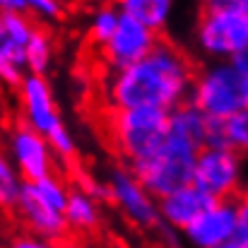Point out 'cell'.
Listing matches in <instances>:
<instances>
[{
  "mask_svg": "<svg viewBox=\"0 0 248 248\" xmlns=\"http://www.w3.org/2000/svg\"><path fill=\"white\" fill-rule=\"evenodd\" d=\"M193 80L190 61L176 46L159 41L142 61L108 75L106 101L111 111L155 108L171 113L188 101Z\"/></svg>",
  "mask_w": 248,
  "mask_h": 248,
  "instance_id": "cell-1",
  "label": "cell"
},
{
  "mask_svg": "<svg viewBox=\"0 0 248 248\" xmlns=\"http://www.w3.org/2000/svg\"><path fill=\"white\" fill-rule=\"evenodd\" d=\"M200 150L202 147L193 138L183 135L176 128H169L162 147L147 162L130 166V173L155 200H162L193 181V166Z\"/></svg>",
  "mask_w": 248,
  "mask_h": 248,
  "instance_id": "cell-2",
  "label": "cell"
},
{
  "mask_svg": "<svg viewBox=\"0 0 248 248\" xmlns=\"http://www.w3.org/2000/svg\"><path fill=\"white\" fill-rule=\"evenodd\" d=\"M195 39L202 53L217 61H229L248 51V2L246 0H210L198 19Z\"/></svg>",
  "mask_w": 248,
  "mask_h": 248,
  "instance_id": "cell-3",
  "label": "cell"
},
{
  "mask_svg": "<svg viewBox=\"0 0 248 248\" xmlns=\"http://www.w3.org/2000/svg\"><path fill=\"white\" fill-rule=\"evenodd\" d=\"M188 101L212 121L244 113L248 108V75L232 68L227 61H217L193 80Z\"/></svg>",
  "mask_w": 248,
  "mask_h": 248,
  "instance_id": "cell-4",
  "label": "cell"
},
{
  "mask_svg": "<svg viewBox=\"0 0 248 248\" xmlns=\"http://www.w3.org/2000/svg\"><path fill=\"white\" fill-rule=\"evenodd\" d=\"M169 130V113L155 108H133V111H113L108 118V133L128 162V169L147 162L164 142Z\"/></svg>",
  "mask_w": 248,
  "mask_h": 248,
  "instance_id": "cell-5",
  "label": "cell"
},
{
  "mask_svg": "<svg viewBox=\"0 0 248 248\" xmlns=\"http://www.w3.org/2000/svg\"><path fill=\"white\" fill-rule=\"evenodd\" d=\"M19 96H22V113H24V125L31 128L34 133H39L53 155L70 159L78 152V145L70 135V130L65 128L56 99L51 94V87L46 82V78H36V75H27L19 84Z\"/></svg>",
  "mask_w": 248,
  "mask_h": 248,
  "instance_id": "cell-6",
  "label": "cell"
},
{
  "mask_svg": "<svg viewBox=\"0 0 248 248\" xmlns=\"http://www.w3.org/2000/svg\"><path fill=\"white\" fill-rule=\"evenodd\" d=\"M190 183L215 202L236 200L244 188V157L234 150L202 147L193 166Z\"/></svg>",
  "mask_w": 248,
  "mask_h": 248,
  "instance_id": "cell-7",
  "label": "cell"
},
{
  "mask_svg": "<svg viewBox=\"0 0 248 248\" xmlns=\"http://www.w3.org/2000/svg\"><path fill=\"white\" fill-rule=\"evenodd\" d=\"M106 193L108 200L138 227L155 229L159 227V212H157V200L140 186V181L130 173V169L121 166L108 173L106 181Z\"/></svg>",
  "mask_w": 248,
  "mask_h": 248,
  "instance_id": "cell-8",
  "label": "cell"
},
{
  "mask_svg": "<svg viewBox=\"0 0 248 248\" xmlns=\"http://www.w3.org/2000/svg\"><path fill=\"white\" fill-rule=\"evenodd\" d=\"M159 41L162 39H159L157 31L147 29L145 24H140L130 15L118 12L116 31L111 34V39L104 46V61H106V65L113 73L116 70H123V68L142 61Z\"/></svg>",
  "mask_w": 248,
  "mask_h": 248,
  "instance_id": "cell-9",
  "label": "cell"
},
{
  "mask_svg": "<svg viewBox=\"0 0 248 248\" xmlns=\"http://www.w3.org/2000/svg\"><path fill=\"white\" fill-rule=\"evenodd\" d=\"M7 152H10L7 159L12 162V166L17 169V173L24 183H34V181H41L53 173V152H51L48 142L31 128H27L24 123H19L10 130Z\"/></svg>",
  "mask_w": 248,
  "mask_h": 248,
  "instance_id": "cell-10",
  "label": "cell"
},
{
  "mask_svg": "<svg viewBox=\"0 0 248 248\" xmlns=\"http://www.w3.org/2000/svg\"><path fill=\"white\" fill-rule=\"evenodd\" d=\"M239 200H219L198 215L181 234L193 248H219L234 241Z\"/></svg>",
  "mask_w": 248,
  "mask_h": 248,
  "instance_id": "cell-11",
  "label": "cell"
},
{
  "mask_svg": "<svg viewBox=\"0 0 248 248\" xmlns=\"http://www.w3.org/2000/svg\"><path fill=\"white\" fill-rule=\"evenodd\" d=\"M15 210H17V217L29 227L31 236L44 239V241H48V244L65 239L68 224H65L63 215H58V212L48 210L44 202H39L36 195L31 193L29 183L22 186L19 198H17V202H15Z\"/></svg>",
  "mask_w": 248,
  "mask_h": 248,
  "instance_id": "cell-12",
  "label": "cell"
},
{
  "mask_svg": "<svg viewBox=\"0 0 248 248\" xmlns=\"http://www.w3.org/2000/svg\"><path fill=\"white\" fill-rule=\"evenodd\" d=\"M210 205H215V200L207 198L202 190H198L193 183H188V186L169 193L162 200H157V212H159V222L164 227L173 229V232H183Z\"/></svg>",
  "mask_w": 248,
  "mask_h": 248,
  "instance_id": "cell-13",
  "label": "cell"
},
{
  "mask_svg": "<svg viewBox=\"0 0 248 248\" xmlns=\"http://www.w3.org/2000/svg\"><path fill=\"white\" fill-rule=\"evenodd\" d=\"M248 145V111L229 116L224 121H212L207 118L205 123V140L202 147H212V150H234V152H244Z\"/></svg>",
  "mask_w": 248,
  "mask_h": 248,
  "instance_id": "cell-14",
  "label": "cell"
},
{
  "mask_svg": "<svg viewBox=\"0 0 248 248\" xmlns=\"http://www.w3.org/2000/svg\"><path fill=\"white\" fill-rule=\"evenodd\" d=\"M118 12L130 15L133 19H138L140 24L159 34L173 15V2L171 0H123L118 5Z\"/></svg>",
  "mask_w": 248,
  "mask_h": 248,
  "instance_id": "cell-15",
  "label": "cell"
},
{
  "mask_svg": "<svg viewBox=\"0 0 248 248\" xmlns=\"http://www.w3.org/2000/svg\"><path fill=\"white\" fill-rule=\"evenodd\" d=\"M22 53H24V68H27V75H36V78H44L53 63V39L46 29L41 27H34L31 36L27 39V44L22 46Z\"/></svg>",
  "mask_w": 248,
  "mask_h": 248,
  "instance_id": "cell-16",
  "label": "cell"
},
{
  "mask_svg": "<svg viewBox=\"0 0 248 248\" xmlns=\"http://www.w3.org/2000/svg\"><path fill=\"white\" fill-rule=\"evenodd\" d=\"M63 219L73 232H92L99 224V202L84 190H70Z\"/></svg>",
  "mask_w": 248,
  "mask_h": 248,
  "instance_id": "cell-17",
  "label": "cell"
},
{
  "mask_svg": "<svg viewBox=\"0 0 248 248\" xmlns=\"http://www.w3.org/2000/svg\"><path fill=\"white\" fill-rule=\"evenodd\" d=\"M29 188L36 195V200L44 202L48 210H53L58 215L65 212V205H68V198H70V188H68V183L63 178H58L56 173H51V176H46L41 181L29 183Z\"/></svg>",
  "mask_w": 248,
  "mask_h": 248,
  "instance_id": "cell-18",
  "label": "cell"
},
{
  "mask_svg": "<svg viewBox=\"0 0 248 248\" xmlns=\"http://www.w3.org/2000/svg\"><path fill=\"white\" fill-rule=\"evenodd\" d=\"M24 78H27V68H24L22 48L15 46V44L2 41L0 44V84L19 87Z\"/></svg>",
  "mask_w": 248,
  "mask_h": 248,
  "instance_id": "cell-19",
  "label": "cell"
},
{
  "mask_svg": "<svg viewBox=\"0 0 248 248\" xmlns=\"http://www.w3.org/2000/svg\"><path fill=\"white\" fill-rule=\"evenodd\" d=\"M116 24H118V7L113 5L96 7L89 17V39L96 46H106V41L116 31Z\"/></svg>",
  "mask_w": 248,
  "mask_h": 248,
  "instance_id": "cell-20",
  "label": "cell"
},
{
  "mask_svg": "<svg viewBox=\"0 0 248 248\" xmlns=\"http://www.w3.org/2000/svg\"><path fill=\"white\" fill-rule=\"evenodd\" d=\"M0 24H2V39L7 44H15V46H24L27 39L31 36L34 31V22L29 15L24 12H10V15H0Z\"/></svg>",
  "mask_w": 248,
  "mask_h": 248,
  "instance_id": "cell-21",
  "label": "cell"
},
{
  "mask_svg": "<svg viewBox=\"0 0 248 248\" xmlns=\"http://www.w3.org/2000/svg\"><path fill=\"white\" fill-rule=\"evenodd\" d=\"M24 181L19 178L12 162L0 152V207H15Z\"/></svg>",
  "mask_w": 248,
  "mask_h": 248,
  "instance_id": "cell-22",
  "label": "cell"
},
{
  "mask_svg": "<svg viewBox=\"0 0 248 248\" xmlns=\"http://www.w3.org/2000/svg\"><path fill=\"white\" fill-rule=\"evenodd\" d=\"M27 15L29 17H36L41 22H56V19H61L65 15V10L56 0H29Z\"/></svg>",
  "mask_w": 248,
  "mask_h": 248,
  "instance_id": "cell-23",
  "label": "cell"
},
{
  "mask_svg": "<svg viewBox=\"0 0 248 248\" xmlns=\"http://www.w3.org/2000/svg\"><path fill=\"white\" fill-rule=\"evenodd\" d=\"M234 241H236V244H246V246H248V205H246V200H239Z\"/></svg>",
  "mask_w": 248,
  "mask_h": 248,
  "instance_id": "cell-24",
  "label": "cell"
},
{
  "mask_svg": "<svg viewBox=\"0 0 248 248\" xmlns=\"http://www.w3.org/2000/svg\"><path fill=\"white\" fill-rule=\"evenodd\" d=\"M7 248H53V244H48L44 239H36L31 234H22V236H15Z\"/></svg>",
  "mask_w": 248,
  "mask_h": 248,
  "instance_id": "cell-25",
  "label": "cell"
},
{
  "mask_svg": "<svg viewBox=\"0 0 248 248\" xmlns=\"http://www.w3.org/2000/svg\"><path fill=\"white\" fill-rule=\"evenodd\" d=\"M29 0H0V15H10V12H24L27 15Z\"/></svg>",
  "mask_w": 248,
  "mask_h": 248,
  "instance_id": "cell-26",
  "label": "cell"
},
{
  "mask_svg": "<svg viewBox=\"0 0 248 248\" xmlns=\"http://www.w3.org/2000/svg\"><path fill=\"white\" fill-rule=\"evenodd\" d=\"M219 248H248L246 244H236V241H229V244H224V246H219Z\"/></svg>",
  "mask_w": 248,
  "mask_h": 248,
  "instance_id": "cell-27",
  "label": "cell"
},
{
  "mask_svg": "<svg viewBox=\"0 0 248 248\" xmlns=\"http://www.w3.org/2000/svg\"><path fill=\"white\" fill-rule=\"evenodd\" d=\"M2 41H5V39H2V24H0V44H2Z\"/></svg>",
  "mask_w": 248,
  "mask_h": 248,
  "instance_id": "cell-28",
  "label": "cell"
}]
</instances>
